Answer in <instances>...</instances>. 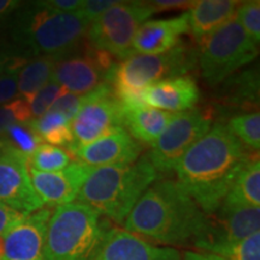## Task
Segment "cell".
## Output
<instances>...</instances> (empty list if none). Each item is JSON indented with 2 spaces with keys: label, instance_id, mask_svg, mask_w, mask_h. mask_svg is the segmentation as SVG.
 <instances>
[{
  "label": "cell",
  "instance_id": "1",
  "mask_svg": "<svg viewBox=\"0 0 260 260\" xmlns=\"http://www.w3.org/2000/svg\"><path fill=\"white\" fill-rule=\"evenodd\" d=\"M253 155L226 124L218 122L175 165L176 182L205 214H212Z\"/></svg>",
  "mask_w": 260,
  "mask_h": 260
},
{
  "label": "cell",
  "instance_id": "2",
  "mask_svg": "<svg viewBox=\"0 0 260 260\" xmlns=\"http://www.w3.org/2000/svg\"><path fill=\"white\" fill-rule=\"evenodd\" d=\"M123 225L126 232L160 245L197 243L206 230L207 214L176 181L161 178L141 195Z\"/></svg>",
  "mask_w": 260,
  "mask_h": 260
},
{
  "label": "cell",
  "instance_id": "3",
  "mask_svg": "<svg viewBox=\"0 0 260 260\" xmlns=\"http://www.w3.org/2000/svg\"><path fill=\"white\" fill-rule=\"evenodd\" d=\"M157 180L158 172L148 155L132 164L93 168L76 201L123 224L141 195Z\"/></svg>",
  "mask_w": 260,
  "mask_h": 260
},
{
  "label": "cell",
  "instance_id": "4",
  "mask_svg": "<svg viewBox=\"0 0 260 260\" xmlns=\"http://www.w3.org/2000/svg\"><path fill=\"white\" fill-rule=\"evenodd\" d=\"M88 25L76 12H57L38 2L15 18L12 38L19 47L34 56L63 58L76 50Z\"/></svg>",
  "mask_w": 260,
  "mask_h": 260
},
{
  "label": "cell",
  "instance_id": "5",
  "mask_svg": "<svg viewBox=\"0 0 260 260\" xmlns=\"http://www.w3.org/2000/svg\"><path fill=\"white\" fill-rule=\"evenodd\" d=\"M105 230L100 214L87 205L57 206L48 220L44 260H89Z\"/></svg>",
  "mask_w": 260,
  "mask_h": 260
},
{
  "label": "cell",
  "instance_id": "6",
  "mask_svg": "<svg viewBox=\"0 0 260 260\" xmlns=\"http://www.w3.org/2000/svg\"><path fill=\"white\" fill-rule=\"evenodd\" d=\"M198 60L204 80L217 87L258 56L255 44L236 18L223 24L200 45Z\"/></svg>",
  "mask_w": 260,
  "mask_h": 260
},
{
  "label": "cell",
  "instance_id": "7",
  "mask_svg": "<svg viewBox=\"0 0 260 260\" xmlns=\"http://www.w3.org/2000/svg\"><path fill=\"white\" fill-rule=\"evenodd\" d=\"M197 63V50L181 42L167 53L132 54L116 65L109 82L113 90H142L161 80L187 75Z\"/></svg>",
  "mask_w": 260,
  "mask_h": 260
},
{
  "label": "cell",
  "instance_id": "8",
  "mask_svg": "<svg viewBox=\"0 0 260 260\" xmlns=\"http://www.w3.org/2000/svg\"><path fill=\"white\" fill-rule=\"evenodd\" d=\"M154 14L157 11L149 3L118 2L88 25L89 46L124 60L135 54L133 41L140 25Z\"/></svg>",
  "mask_w": 260,
  "mask_h": 260
},
{
  "label": "cell",
  "instance_id": "9",
  "mask_svg": "<svg viewBox=\"0 0 260 260\" xmlns=\"http://www.w3.org/2000/svg\"><path fill=\"white\" fill-rule=\"evenodd\" d=\"M212 125L210 111L191 109L175 113L161 135L152 145L148 158L157 172H170L184 153Z\"/></svg>",
  "mask_w": 260,
  "mask_h": 260
},
{
  "label": "cell",
  "instance_id": "10",
  "mask_svg": "<svg viewBox=\"0 0 260 260\" xmlns=\"http://www.w3.org/2000/svg\"><path fill=\"white\" fill-rule=\"evenodd\" d=\"M123 123V106L115 95L111 83L104 82L82 95L79 112L71 122L74 142L68 148L89 144L112 130L124 128Z\"/></svg>",
  "mask_w": 260,
  "mask_h": 260
},
{
  "label": "cell",
  "instance_id": "11",
  "mask_svg": "<svg viewBox=\"0 0 260 260\" xmlns=\"http://www.w3.org/2000/svg\"><path fill=\"white\" fill-rule=\"evenodd\" d=\"M116 65L110 54L89 46L82 53H70L58 60L52 81L68 92L84 95L109 82Z\"/></svg>",
  "mask_w": 260,
  "mask_h": 260
},
{
  "label": "cell",
  "instance_id": "12",
  "mask_svg": "<svg viewBox=\"0 0 260 260\" xmlns=\"http://www.w3.org/2000/svg\"><path fill=\"white\" fill-rule=\"evenodd\" d=\"M216 216L207 217V226L195 247L214 253L259 232L260 207L220 205ZM212 213V214H214Z\"/></svg>",
  "mask_w": 260,
  "mask_h": 260
},
{
  "label": "cell",
  "instance_id": "13",
  "mask_svg": "<svg viewBox=\"0 0 260 260\" xmlns=\"http://www.w3.org/2000/svg\"><path fill=\"white\" fill-rule=\"evenodd\" d=\"M0 203L29 214L44 207L32 188L27 158L0 145Z\"/></svg>",
  "mask_w": 260,
  "mask_h": 260
},
{
  "label": "cell",
  "instance_id": "14",
  "mask_svg": "<svg viewBox=\"0 0 260 260\" xmlns=\"http://www.w3.org/2000/svg\"><path fill=\"white\" fill-rule=\"evenodd\" d=\"M77 160L92 168L109 165L132 164L142 152V145L133 138L124 128L112 130L109 134L89 144L68 148Z\"/></svg>",
  "mask_w": 260,
  "mask_h": 260
},
{
  "label": "cell",
  "instance_id": "15",
  "mask_svg": "<svg viewBox=\"0 0 260 260\" xmlns=\"http://www.w3.org/2000/svg\"><path fill=\"white\" fill-rule=\"evenodd\" d=\"M51 214L50 209L42 207L27 214L3 235V260H44L45 240Z\"/></svg>",
  "mask_w": 260,
  "mask_h": 260
},
{
  "label": "cell",
  "instance_id": "16",
  "mask_svg": "<svg viewBox=\"0 0 260 260\" xmlns=\"http://www.w3.org/2000/svg\"><path fill=\"white\" fill-rule=\"evenodd\" d=\"M92 167L79 160L71 161L60 171L42 172L29 169L32 188L42 203L47 205H65L76 200L77 194L87 180Z\"/></svg>",
  "mask_w": 260,
  "mask_h": 260
},
{
  "label": "cell",
  "instance_id": "17",
  "mask_svg": "<svg viewBox=\"0 0 260 260\" xmlns=\"http://www.w3.org/2000/svg\"><path fill=\"white\" fill-rule=\"evenodd\" d=\"M176 249L155 247L125 229H106L89 260H168Z\"/></svg>",
  "mask_w": 260,
  "mask_h": 260
},
{
  "label": "cell",
  "instance_id": "18",
  "mask_svg": "<svg viewBox=\"0 0 260 260\" xmlns=\"http://www.w3.org/2000/svg\"><path fill=\"white\" fill-rule=\"evenodd\" d=\"M200 99L197 81L190 75L161 80L144 90L145 104L153 109L171 113L189 111Z\"/></svg>",
  "mask_w": 260,
  "mask_h": 260
},
{
  "label": "cell",
  "instance_id": "19",
  "mask_svg": "<svg viewBox=\"0 0 260 260\" xmlns=\"http://www.w3.org/2000/svg\"><path fill=\"white\" fill-rule=\"evenodd\" d=\"M187 32H189L187 12L170 18L146 21L136 31L133 51L136 54L167 53L181 44V37Z\"/></svg>",
  "mask_w": 260,
  "mask_h": 260
},
{
  "label": "cell",
  "instance_id": "20",
  "mask_svg": "<svg viewBox=\"0 0 260 260\" xmlns=\"http://www.w3.org/2000/svg\"><path fill=\"white\" fill-rule=\"evenodd\" d=\"M240 3L235 0H198L187 11L189 32L197 44L201 45L205 39L223 24L235 18Z\"/></svg>",
  "mask_w": 260,
  "mask_h": 260
},
{
  "label": "cell",
  "instance_id": "21",
  "mask_svg": "<svg viewBox=\"0 0 260 260\" xmlns=\"http://www.w3.org/2000/svg\"><path fill=\"white\" fill-rule=\"evenodd\" d=\"M175 113L161 111L149 106L124 109V129L140 144L153 145Z\"/></svg>",
  "mask_w": 260,
  "mask_h": 260
},
{
  "label": "cell",
  "instance_id": "22",
  "mask_svg": "<svg viewBox=\"0 0 260 260\" xmlns=\"http://www.w3.org/2000/svg\"><path fill=\"white\" fill-rule=\"evenodd\" d=\"M219 99L223 105L255 109L259 105V74L258 70L248 69L239 75H232L223 81ZM222 82V83H223Z\"/></svg>",
  "mask_w": 260,
  "mask_h": 260
},
{
  "label": "cell",
  "instance_id": "23",
  "mask_svg": "<svg viewBox=\"0 0 260 260\" xmlns=\"http://www.w3.org/2000/svg\"><path fill=\"white\" fill-rule=\"evenodd\" d=\"M223 205L242 207L260 206V160L253 155L237 175Z\"/></svg>",
  "mask_w": 260,
  "mask_h": 260
},
{
  "label": "cell",
  "instance_id": "24",
  "mask_svg": "<svg viewBox=\"0 0 260 260\" xmlns=\"http://www.w3.org/2000/svg\"><path fill=\"white\" fill-rule=\"evenodd\" d=\"M60 57L40 56L34 58L19 69L18 94L28 104L32 96L52 80L54 68Z\"/></svg>",
  "mask_w": 260,
  "mask_h": 260
},
{
  "label": "cell",
  "instance_id": "25",
  "mask_svg": "<svg viewBox=\"0 0 260 260\" xmlns=\"http://www.w3.org/2000/svg\"><path fill=\"white\" fill-rule=\"evenodd\" d=\"M28 125L37 133L42 141L53 146H67V148L74 142V135L71 132V123L59 112L47 111L44 116L31 119Z\"/></svg>",
  "mask_w": 260,
  "mask_h": 260
},
{
  "label": "cell",
  "instance_id": "26",
  "mask_svg": "<svg viewBox=\"0 0 260 260\" xmlns=\"http://www.w3.org/2000/svg\"><path fill=\"white\" fill-rule=\"evenodd\" d=\"M42 144V140L32 130L28 123H15L0 135V145L12 151L18 152L25 158H29L35 149Z\"/></svg>",
  "mask_w": 260,
  "mask_h": 260
},
{
  "label": "cell",
  "instance_id": "27",
  "mask_svg": "<svg viewBox=\"0 0 260 260\" xmlns=\"http://www.w3.org/2000/svg\"><path fill=\"white\" fill-rule=\"evenodd\" d=\"M73 161V155L67 149L57 146L41 144L27 159L29 169L42 172H54L63 170Z\"/></svg>",
  "mask_w": 260,
  "mask_h": 260
},
{
  "label": "cell",
  "instance_id": "28",
  "mask_svg": "<svg viewBox=\"0 0 260 260\" xmlns=\"http://www.w3.org/2000/svg\"><path fill=\"white\" fill-rule=\"evenodd\" d=\"M243 145L258 152L260 148V113L253 111L233 116L226 124Z\"/></svg>",
  "mask_w": 260,
  "mask_h": 260
},
{
  "label": "cell",
  "instance_id": "29",
  "mask_svg": "<svg viewBox=\"0 0 260 260\" xmlns=\"http://www.w3.org/2000/svg\"><path fill=\"white\" fill-rule=\"evenodd\" d=\"M225 260H260V233L225 246L213 253Z\"/></svg>",
  "mask_w": 260,
  "mask_h": 260
},
{
  "label": "cell",
  "instance_id": "30",
  "mask_svg": "<svg viewBox=\"0 0 260 260\" xmlns=\"http://www.w3.org/2000/svg\"><path fill=\"white\" fill-rule=\"evenodd\" d=\"M236 21L243 28L248 37L255 44L260 41V2L259 0H249L243 2L236 10Z\"/></svg>",
  "mask_w": 260,
  "mask_h": 260
},
{
  "label": "cell",
  "instance_id": "31",
  "mask_svg": "<svg viewBox=\"0 0 260 260\" xmlns=\"http://www.w3.org/2000/svg\"><path fill=\"white\" fill-rule=\"evenodd\" d=\"M65 92H67V89L51 80L44 88H41L32 96L30 103H29L31 118L35 119L44 116L51 109L58 98Z\"/></svg>",
  "mask_w": 260,
  "mask_h": 260
},
{
  "label": "cell",
  "instance_id": "32",
  "mask_svg": "<svg viewBox=\"0 0 260 260\" xmlns=\"http://www.w3.org/2000/svg\"><path fill=\"white\" fill-rule=\"evenodd\" d=\"M31 119L29 104L25 100L18 99L0 106V135L11 124L15 123H28Z\"/></svg>",
  "mask_w": 260,
  "mask_h": 260
},
{
  "label": "cell",
  "instance_id": "33",
  "mask_svg": "<svg viewBox=\"0 0 260 260\" xmlns=\"http://www.w3.org/2000/svg\"><path fill=\"white\" fill-rule=\"evenodd\" d=\"M22 67H14L0 75V106L10 103L18 95V73Z\"/></svg>",
  "mask_w": 260,
  "mask_h": 260
},
{
  "label": "cell",
  "instance_id": "34",
  "mask_svg": "<svg viewBox=\"0 0 260 260\" xmlns=\"http://www.w3.org/2000/svg\"><path fill=\"white\" fill-rule=\"evenodd\" d=\"M81 102H82V95H77L67 90L58 98L48 111L61 113L71 123L79 112Z\"/></svg>",
  "mask_w": 260,
  "mask_h": 260
},
{
  "label": "cell",
  "instance_id": "35",
  "mask_svg": "<svg viewBox=\"0 0 260 260\" xmlns=\"http://www.w3.org/2000/svg\"><path fill=\"white\" fill-rule=\"evenodd\" d=\"M117 3L118 0H82V5L77 10L76 14L83 17L90 24Z\"/></svg>",
  "mask_w": 260,
  "mask_h": 260
},
{
  "label": "cell",
  "instance_id": "36",
  "mask_svg": "<svg viewBox=\"0 0 260 260\" xmlns=\"http://www.w3.org/2000/svg\"><path fill=\"white\" fill-rule=\"evenodd\" d=\"M25 216H27L25 213L19 212L8 205L0 203V235H5L12 226L21 222Z\"/></svg>",
  "mask_w": 260,
  "mask_h": 260
},
{
  "label": "cell",
  "instance_id": "37",
  "mask_svg": "<svg viewBox=\"0 0 260 260\" xmlns=\"http://www.w3.org/2000/svg\"><path fill=\"white\" fill-rule=\"evenodd\" d=\"M45 8L53 10L63 14H74L82 5V0H48V2H40Z\"/></svg>",
  "mask_w": 260,
  "mask_h": 260
},
{
  "label": "cell",
  "instance_id": "38",
  "mask_svg": "<svg viewBox=\"0 0 260 260\" xmlns=\"http://www.w3.org/2000/svg\"><path fill=\"white\" fill-rule=\"evenodd\" d=\"M168 260H225L222 256L213 254V253L209 252H178L175 251L174 254H172Z\"/></svg>",
  "mask_w": 260,
  "mask_h": 260
},
{
  "label": "cell",
  "instance_id": "39",
  "mask_svg": "<svg viewBox=\"0 0 260 260\" xmlns=\"http://www.w3.org/2000/svg\"><path fill=\"white\" fill-rule=\"evenodd\" d=\"M153 6L155 11H164V10H174V9H188L193 5V2H187V0H155V2L149 3Z\"/></svg>",
  "mask_w": 260,
  "mask_h": 260
},
{
  "label": "cell",
  "instance_id": "40",
  "mask_svg": "<svg viewBox=\"0 0 260 260\" xmlns=\"http://www.w3.org/2000/svg\"><path fill=\"white\" fill-rule=\"evenodd\" d=\"M25 59L23 57L11 56L8 53H0V75H3L5 71L14 67H22L24 65Z\"/></svg>",
  "mask_w": 260,
  "mask_h": 260
},
{
  "label": "cell",
  "instance_id": "41",
  "mask_svg": "<svg viewBox=\"0 0 260 260\" xmlns=\"http://www.w3.org/2000/svg\"><path fill=\"white\" fill-rule=\"evenodd\" d=\"M18 2H12V0H0V15L6 14L15 8H17Z\"/></svg>",
  "mask_w": 260,
  "mask_h": 260
}]
</instances>
